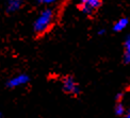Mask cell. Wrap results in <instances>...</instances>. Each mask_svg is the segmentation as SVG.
Masks as SVG:
<instances>
[{"mask_svg":"<svg viewBox=\"0 0 130 118\" xmlns=\"http://www.w3.org/2000/svg\"><path fill=\"white\" fill-rule=\"evenodd\" d=\"M53 20V11L51 9H45L40 13L33 24V30L37 34H43L50 28Z\"/></svg>","mask_w":130,"mask_h":118,"instance_id":"6da1fadb","label":"cell"},{"mask_svg":"<svg viewBox=\"0 0 130 118\" xmlns=\"http://www.w3.org/2000/svg\"><path fill=\"white\" fill-rule=\"evenodd\" d=\"M62 87H63L64 92L67 93V94L74 95V96H77V95L80 94V86H79V84L75 80V78L70 77V76L65 77L63 79Z\"/></svg>","mask_w":130,"mask_h":118,"instance_id":"7a4b0ae2","label":"cell"},{"mask_svg":"<svg viewBox=\"0 0 130 118\" xmlns=\"http://www.w3.org/2000/svg\"><path fill=\"white\" fill-rule=\"evenodd\" d=\"M80 10L82 13L90 15L94 12V10L98 9L101 5V0H79Z\"/></svg>","mask_w":130,"mask_h":118,"instance_id":"3957f363","label":"cell"},{"mask_svg":"<svg viewBox=\"0 0 130 118\" xmlns=\"http://www.w3.org/2000/svg\"><path fill=\"white\" fill-rule=\"evenodd\" d=\"M30 77L26 73H19L17 76H15L13 78H11L9 81L7 82V86L10 88H16L19 86H23V85H26L29 82Z\"/></svg>","mask_w":130,"mask_h":118,"instance_id":"277c9868","label":"cell"},{"mask_svg":"<svg viewBox=\"0 0 130 118\" xmlns=\"http://www.w3.org/2000/svg\"><path fill=\"white\" fill-rule=\"evenodd\" d=\"M23 5V0H7V12L15 13L20 10Z\"/></svg>","mask_w":130,"mask_h":118,"instance_id":"5b68a950","label":"cell"},{"mask_svg":"<svg viewBox=\"0 0 130 118\" xmlns=\"http://www.w3.org/2000/svg\"><path fill=\"white\" fill-rule=\"evenodd\" d=\"M129 25V19L127 17H122L113 25V31L114 32H122L125 30Z\"/></svg>","mask_w":130,"mask_h":118,"instance_id":"8992f818","label":"cell"},{"mask_svg":"<svg viewBox=\"0 0 130 118\" xmlns=\"http://www.w3.org/2000/svg\"><path fill=\"white\" fill-rule=\"evenodd\" d=\"M126 111H127V110H126V108H125V105H124L123 101L116 102V104H115V106H114V113H115L116 116H120V117L124 116V115H125V113H126Z\"/></svg>","mask_w":130,"mask_h":118,"instance_id":"52a82bcc","label":"cell"},{"mask_svg":"<svg viewBox=\"0 0 130 118\" xmlns=\"http://www.w3.org/2000/svg\"><path fill=\"white\" fill-rule=\"evenodd\" d=\"M124 49H125V52H130V34L127 35L125 42H124Z\"/></svg>","mask_w":130,"mask_h":118,"instance_id":"ba28073f","label":"cell"},{"mask_svg":"<svg viewBox=\"0 0 130 118\" xmlns=\"http://www.w3.org/2000/svg\"><path fill=\"white\" fill-rule=\"evenodd\" d=\"M123 62L125 63L126 65H130V52H124Z\"/></svg>","mask_w":130,"mask_h":118,"instance_id":"9c48e42d","label":"cell"},{"mask_svg":"<svg viewBox=\"0 0 130 118\" xmlns=\"http://www.w3.org/2000/svg\"><path fill=\"white\" fill-rule=\"evenodd\" d=\"M37 3H41V4H52L57 2L58 0H35Z\"/></svg>","mask_w":130,"mask_h":118,"instance_id":"30bf717a","label":"cell"},{"mask_svg":"<svg viewBox=\"0 0 130 118\" xmlns=\"http://www.w3.org/2000/svg\"><path fill=\"white\" fill-rule=\"evenodd\" d=\"M97 33H98V35H104V34L106 33V30H105V29H99Z\"/></svg>","mask_w":130,"mask_h":118,"instance_id":"8fae6325","label":"cell"},{"mask_svg":"<svg viewBox=\"0 0 130 118\" xmlns=\"http://www.w3.org/2000/svg\"><path fill=\"white\" fill-rule=\"evenodd\" d=\"M123 117H124V118H130V109H129L128 111H126L125 115H124Z\"/></svg>","mask_w":130,"mask_h":118,"instance_id":"7c38bea8","label":"cell"},{"mask_svg":"<svg viewBox=\"0 0 130 118\" xmlns=\"http://www.w3.org/2000/svg\"><path fill=\"white\" fill-rule=\"evenodd\" d=\"M0 118H2V115H1V113H0Z\"/></svg>","mask_w":130,"mask_h":118,"instance_id":"4fadbf2b","label":"cell"}]
</instances>
